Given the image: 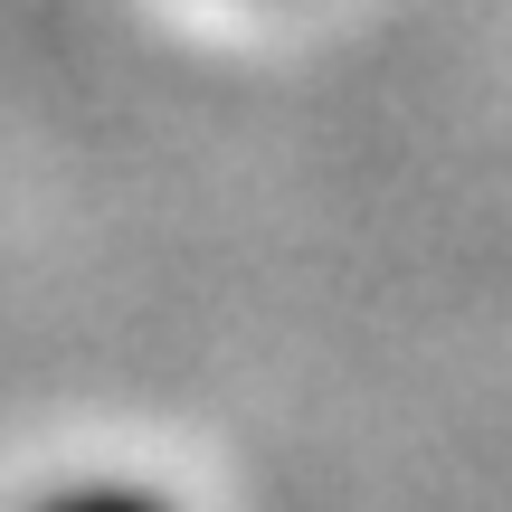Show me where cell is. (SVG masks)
Returning a JSON list of instances; mask_svg holds the SVG:
<instances>
[{"label":"cell","instance_id":"1","mask_svg":"<svg viewBox=\"0 0 512 512\" xmlns=\"http://www.w3.org/2000/svg\"><path fill=\"white\" fill-rule=\"evenodd\" d=\"M38 512H171V503L143 494V484H76V494H48Z\"/></svg>","mask_w":512,"mask_h":512}]
</instances>
